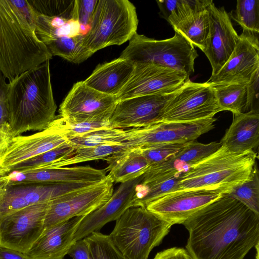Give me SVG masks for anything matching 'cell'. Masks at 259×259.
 Masks as SVG:
<instances>
[{
	"mask_svg": "<svg viewBox=\"0 0 259 259\" xmlns=\"http://www.w3.org/2000/svg\"><path fill=\"white\" fill-rule=\"evenodd\" d=\"M183 225L192 259H243L259 243V215L227 193Z\"/></svg>",
	"mask_w": 259,
	"mask_h": 259,
	"instance_id": "cell-1",
	"label": "cell"
},
{
	"mask_svg": "<svg viewBox=\"0 0 259 259\" xmlns=\"http://www.w3.org/2000/svg\"><path fill=\"white\" fill-rule=\"evenodd\" d=\"M36 15L27 0H0V71L9 82L52 58L35 33Z\"/></svg>",
	"mask_w": 259,
	"mask_h": 259,
	"instance_id": "cell-2",
	"label": "cell"
},
{
	"mask_svg": "<svg viewBox=\"0 0 259 259\" xmlns=\"http://www.w3.org/2000/svg\"><path fill=\"white\" fill-rule=\"evenodd\" d=\"M8 106L11 137L41 131L54 120L57 106L51 84L50 61L8 83Z\"/></svg>",
	"mask_w": 259,
	"mask_h": 259,
	"instance_id": "cell-3",
	"label": "cell"
},
{
	"mask_svg": "<svg viewBox=\"0 0 259 259\" xmlns=\"http://www.w3.org/2000/svg\"><path fill=\"white\" fill-rule=\"evenodd\" d=\"M257 157L253 150L237 153L222 145L180 175L178 191L212 190L229 193L251 178Z\"/></svg>",
	"mask_w": 259,
	"mask_h": 259,
	"instance_id": "cell-4",
	"label": "cell"
},
{
	"mask_svg": "<svg viewBox=\"0 0 259 259\" xmlns=\"http://www.w3.org/2000/svg\"><path fill=\"white\" fill-rule=\"evenodd\" d=\"M172 226L141 206H132L116 220L109 235L126 259H148Z\"/></svg>",
	"mask_w": 259,
	"mask_h": 259,
	"instance_id": "cell-5",
	"label": "cell"
},
{
	"mask_svg": "<svg viewBox=\"0 0 259 259\" xmlns=\"http://www.w3.org/2000/svg\"><path fill=\"white\" fill-rule=\"evenodd\" d=\"M138 19L128 0H98L82 45L92 56L112 45H121L137 33Z\"/></svg>",
	"mask_w": 259,
	"mask_h": 259,
	"instance_id": "cell-6",
	"label": "cell"
},
{
	"mask_svg": "<svg viewBox=\"0 0 259 259\" xmlns=\"http://www.w3.org/2000/svg\"><path fill=\"white\" fill-rule=\"evenodd\" d=\"M198 56L194 46L177 31L171 38L156 40L135 33L119 57L135 64H152L176 70L189 76Z\"/></svg>",
	"mask_w": 259,
	"mask_h": 259,
	"instance_id": "cell-7",
	"label": "cell"
},
{
	"mask_svg": "<svg viewBox=\"0 0 259 259\" xmlns=\"http://www.w3.org/2000/svg\"><path fill=\"white\" fill-rule=\"evenodd\" d=\"M221 111L212 87L189 79L167 100L155 124L209 119Z\"/></svg>",
	"mask_w": 259,
	"mask_h": 259,
	"instance_id": "cell-8",
	"label": "cell"
},
{
	"mask_svg": "<svg viewBox=\"0 0 259 259\" xmlns=\"http://www.w3.org/2000/svg\"><path fill=\"white\" fill-rule=\"evenodd\" d=\"M113 182L104 181L61 196L50 202L44 229L76 217L85 216L105 204L113 193Z\"/></svg>",
	"mask_w": 259,
	"mask_h": 259,
	"instance_id": "cell-9",
	"label": "cell"
},
{
	"mask_svg": "<svg viewBox=\"0 0 259 259\" xmlns=\"http://www.w3.org/2000/svg\"><path fill=\"white\" fill-rule=\"evenodd\" d=\"M49 202L29 206L0 219V247L27 252L44 230Z\"/></svg>",
	"mask_w": 259,
	"mask_h": 259,
	"instance_id": "cell-10",
	"label": "cell"
},
{
	"mask_svg": "<svg viewBox=\"0 0 259 259\" xmlns=\"http://www.w3.org/2000/svg\"><path fill=\"white\" fill-rule=\"evenodd\" d=\"M216 119L191 122H165L124 131L122 145L141 148L170 143H187L213 129Z\"/></svg>",
	"mask_w": 259,
	"mask_h": 259,
	"instance_id": "cell-11",
	"label": "cell"
},
{
	"mask_svg": "<svg viewBox=\"0 0 259 259\" xmlns=\"http://www.w3.org/2000/svg\"><path fill=\"white\" fill-rule=\"evenodd\" d=\"M132 75L116 96L117 101L145 95L170 94L189 80L186 73L152 64H135Z\"/></svg>",
	"mask_w": 259,
	"mask_h": 259,
	"instance_id": "cell-12",
	"label": "cell"
},
{
	"mask_svg": "<svg viewBox=\"0 0 259 259\" xmlns=\"http://www.w3.org/2000/svg\"><path fill=\"white\" fill-rule=\"evenodd\" d=\"M258 34L242 32L229 58L206 81L211 86L228 84L248 85L259 73Z\"/></svg>",
	"mask_w": 259,
	"mask_h": 259,
	"instance_id": "cell-13",
	"label": "cell"
},
{
	"mask_svg": "<svg viewBox=\"0 0 259 259\" xmlns=\"http://www.w3.org/2000/svg\"><path fill=\"white\" fill-rule=\"evenodd\" d=\"M223 194L212 190L177 191L158 198L146 208L171 226L183 224L192 214Z\"/></svg>",
	"mask_w": 259,
	"mask_h": 259,
	"instance_id": "cell-14",
	"label": "cell"
},
{
	"mask_svg": "<svg viewBox=\"0 0 259 259\" xmlns=\"http://www.w3.org/2000/svg\"><path fill=\"white\" fill-rule=\"evenodd\" d=\"M97 183L28 184L7 185L0 196V219L24 207L49 202L70 192Z\"/></svg>",
	"mask_w": 259,
	"mask_h": 259,
	"instance_id": "cell-15",
	"label": "cell"
},
{
	"mask_svg": "<svg viewBox=\"0 0 259 259\" xmlns=\"http://www.w3.org/2000/svg\"><path fill=\"white\" fill-rule=\"evenodd\" d=\"M106 169L89 165L9 171L0 178L7 185L28 184L98 183L107 177Z\"/></svg>",
	"mask_w": 259,
	"mask_h": 259,
	"instance_id": "cell-16",
	"label": "cell"
},
{
	"mask_svg": "<svg viewBox=\"0 0 259 259\" xmlns=\"http://www.w3.org/2000/svg\"><path fill=\"white\" fill-rule=\"evenodd\" d=\"M174 93L138 96L117 101L110 116V126L123 130L155 124L165 103Z\"/></svg>",
	"mask_w": 259,
	"mask_h": 259,
	"instance_id": "cell-17",
	"label": "cell"
},
{
	"mask_svg": "<svg viewBox=\"0 0 259 259\" xmlns=\"http://www.w3.org/2000/svg\"><path fill=\"white\" fill-rule=\"evenodd\" d=\"M208 10L210 28L203 52L212 68L211 76L215 75L233 53L239 39L230 17L224 7L217 8L210 1Z\"/></svg>",
	"mask_w": 259,
	"mask_h": 259,
	"instance_id": "cell-18",
	"label": "cell"
},
{
	"mask_svg": "<svg viewBox=\"0 0 259 259\" xmlns=\"http://www.w3.org/2000/svg\"><path fill=\"white\" fill-rule=\"evenodd\" d=\"M142 176L121 183L111 198L98 209L84 216L75 234V241L83 239L99 231L107 223L117 220L132 207L137 187Z\"/></svg>",
	"mask_w": 259,
	"mask_h": 259,
	"instance_id": "cell-19",
	"label": "cell"
},
{
	"mask_svg": "<svg viewBox=\"0 0 259 259\" xmlns=\"http://www.w3.org/2000/svg\"><path fill=\"white\" fill-rule=\"evenodd\" d=\"M68 141L49 125L46 129L28 136L12 138L0 155L1 167L10 169L15 165L37 156Z\"/></svg>",
	"mask_w": 259,
	"mask_h": 259,
	"instance_id": "cell-20",
	"label": "cell"
},
{
	"mask_svg": "<svg viewBox=\"0 0 259 259\" xmlns=\"http://www.w3.org/2000/svg\"><path fill=\"white\" fill-rule=\"evenodd\" d=\"M117 102L115 96L102 93L83 81L72 87L59 108L63 117H94L111 115Z\"/></svg>",
	"mask_w": 259,
	"mask_h": 259,
	"instance_id": "cell-21",
	"label": "cell"
},
{
	"mask_svg": "<svg viewBox=\"0 0 259 259\" xmlns=\"http://www.w3.org/2000/svg\"><path fill=\"white\" fill-rule=\"evenodd\" d=\"M84 216L76 217L45 229L30 249L28 259H64L76 242V230Z\"/></svg>",
	"mask_w": 259,
	"mask_h": 259,
	"instance_id": "cell-22",
	"label": "cell"
},
{
	"mask_svg": "<svg viewBox=\"0 0 259 259\" xmlns=\"http://www.w3.org/2000/svg\"><path fill=\"white\" fill-rule=\"evenodd\" d=\"M222 146L218 142L203 144L193 141L168 159L150 165L142 175L141 182H147L179 176L209 156Z\"/></svg>",
	"mask_w": 259,
	"mask_h": 259,
	"instance_id": "cell-23",
	"label": "cell"
},
{
	"mask_svg": "<svg viewBox=\"0 0 259 259\" xmlns=\"http://www.w3.org/2000/svg\"><path fill=\"white\" fill-rule=\"evenodd\" d=\"M35 33L46 47L65 38L84 35L78 20L77 0H73L58 15L49 16L37 14Z\"/></svg>",
	"mask_w": 259,
	"mask_h": 259,
	"instance_id": "cell-24",
	"label": "cell"
},
{
	"mask_svg": "<svg viewBox=\"0 0 259 259\" xmlns=\"http://www.w3.org/2000/svg\"><path fill=\"white\" fill-rule=\"evenodd\" d=\"M233 114L232 122L220 141L234 153L254 150L259 144V112L254 108Z\"/></svg>",
	"mask_w": 259,
	"mask_h": 259,
	"instance_id": "cell-25",
	"label": "cell"
},
{
	"mask_svg": "<svg viewBox=\"0 0 259 259\" xmlns=\"http://www.w3.org/2000/svg\"><path fill=\"white\" fill-rule=\"evenodd\" d=\"M134 67L131 62L119 57L98 65L83 81L95 90L116 97L130 79Z\"/></svg>",
	"mask_w": 259,
	"mask_h": 259,
	"instance_id": "cell-26",
	"label": "cell"
},
{
	"mask_svg": "<svg viewBox=\"0 0 259 259\" xmlns=\"http://www.w3.org/2000/svg\"><path fill=\"white\" fill-rule=\"evenodd\" d=\"M108 163L106 171L112 181L124 183L142 176L150 164L140 148H126L105 158Z\"/></svg>",
	"mask_w": 259,
	"mask_h": 259,
	"instance_id": "cell-27",
	"label": "cell"
},
{
	"mask_svg": "<svg viewBox=\"0 0 259 259\" xmlns=\"http://www.w3.org/2000/svg\"><path fill=\"white\" fill-rule=\"evenodd\" d=\"M210 0H199L194 11L173 26L175 31L203 52L209 32L210 20L208 6Z\"/></svg>",
	"mask_w": 259,
	"mask_h": 259,
	"instance_id": "cell-28",
	"label": "cell"
},
{
	"mask_svg": "<svg viewBox=\"0 0 259 259\" xmlns=\"http://www.w3.org/2000/svg\"><path fill=\"white\" fill-rule=\"evenodd\" d=\"M110 115L83 118L63 117L59 115L56 116L49 126L67 139L110 127Z\"/></svg>",
	"mask_w": 259,
	"mask_h": 259,
	"instance_id": "cell-29",
	"label": "cell"
},
{
	"mask_svg": "<svg viewBox=\"0 0 259 259\" xmlns=\"http://www.w3.org/2000/svg\"><path fill=\"white\" fill-rule=\"evenodd\" d=\"M212 87L222 111H229L236 114L250 110L247 85L228 84Z\"/></svg>",
	"mask_w": 259,
	"mask_h": 259,
	"instance_id": "cell-30",
	"label": "cell"
},
{
	"mask_svg": "<svg viewBox=\"0 0 259 259\" xmlns=\"http://www.w3.org/2000/svg\"><path fill=\"white\" fill-rule=\"evenodd\" d=\"M126 148L124 145L121 144L103 145L75 148L68 155L55 161L45 168L62 167L71 164L105 159Z\"/></svg>",
	"mask_w": 259,
	"mask_h": 259,
	"instance_id": "cell-31",
	"label": "cell"
},
{
	"mask_svg": "<svg viewBox=\"0 0 259 259\" xmlns=\"http://www.w3.org/2000/svg\"><path fill=\"white\" fill-rule=\"evenodd\" d=\"M180 175L147 182H141L137 187L132 206L146 208L149 203L163 195L178 191Z\"/></svg>",
	"mask_w": 259,
	"mask_h": 259,
	"instance_id": "cell-32",
	"label": "cell"
},
{
	"mask_svg": "<svg viewBox=\"0 0 259 259\" xmlns=\"http://www.w3.org/2000/svg\"><path fill=\"white\" fill-rule=\"evenodd\" d=\"M124 131L107 127L82 135L67 138L69 143L74 148L94 147L103 145L121 144Z\"/></svg>",
	"mask_w": 259,
	"mask_h": 259,
	"instance_id": "cell-33",
	"label": "cell"
},
{
	"mask_svg": "<svg viewBox=\"0 0 259 259\" xmlns=\"http://www.w3.org/2000/svg\"><path fill=\"white\" fill-rule=\"evenodd\" d=\"M259 215V172L255 165L251 178L236 187L229 193Z\"/></svg>",
	"mask_w": 259,
	"mask_h": 259,
	"instance_id": "cell-34",
	"label": "cell"
},
{
	"mask_svg": "<svg viewBox=\"0 0 259 259\" xmlns=\"http://www.w3.org/2000/svg\"><path fill=\"white\" fill-rule=\"evenodd\" d=\"M243 28V32L258 34L259 0H239L232 16Z\"/></svg>",
	"mask_w": 259,
	"mask_h": 259,
	"instance_id": "cell-35",
	"label": "cell"
},
{
	"mask_svg": "<svg viewBox=\"0 0 259 259\" xmlns=\"http://www.w3.org/2000/svg\"><path fill=\"white\" fill-rule=\"evenodd\" d=\"M74 149L67 141L56 148L15 165L9 171H25L45 168L55 161L65 157Z\"/></svg>",
	"mask_w": 259,
	"mask_h": 259,
	"instance_id": "cell-36",
	"label": "cell"
},
{
	"mask_svg": "<svg viewBox=\"0 0 259 259\" xmlns=\"http://www.w3.org/2000/svg\"><path fill=\"white\" fill-rule=\"evenodd\" d=\"M84 238L94 259H126L113 244L109 235L96 232Z\"/></svg>",
	"mask_w": 259,
	"mask_h": 259,
	"instance_id": "cell-37",
	"label": "cell"
},
{
	"mask_svg": "<svg viewBox=\"0 0 259 259\" xmlns=\"http://www.w3.org/2000/svg\"><path fill=\"white\" fill-rule=\"evenodd\" d=\"M189 143H166L140 148L143 155L152 165L168 159L181 151Z\"/></svg>",
	"mask_w": 259,
	"mask_h": 259,
	"instance_id": "cell-38",
	"label": "cell"
},
{
	"mask_svg": "<svg viewBox=\"0 0 259 259\" xmlns=\"http://www.w3.org/2000/svg\"><path fill=\"white\" fill-rule=\"evenodd\" d=\"M6 78L0 71V128L11 138L9 124L8 106V83Z\"/></svg>",
	"mask_w": 259,
	"mask_h": 259,
	"instance_id": "cell-39",
	"label": "cell"
},
{
	"mask_svg": "<svg viewBox=\"0 0 259 259\" xmlns=\"http://www.w3.org/2000/svg\"><path fill=\"white\" fill-rule=\"evenodd\" d=\"M98 1L77 0L78 20L83 32L90 25Z\"/></svg>",
	"mask_w": 259,
	"mask_h": 259,
	"instance_id": "cell-40",
	"label": "cell"
},
{
	"mask_svg": "<svg viewBox=\"0 0 259 259\" xmlns=\"http://www.w3.org/2000/svg\"><path fill=\"white\" fill-rule=\"evenodd\" d=\"M68 254L72 259H94L85 238L76 241L70 248Z\"/></svg>",
	"mask_w": 259,
	"mask_h": 259,
	"instance_id": "cell-41",
	"label": "cell"
},
{
	"mask_svg": "<svg viewBox=\"0 0 259 259\" xmlns=\"http://www.w3.org/2000/svg\"><path fill=\"white\" fill-rule=\"evenodd\" d=\"M153 259H192L187 250L171 247L158 252Z\"/></svg>",
	"mask_w": 259,
	"mask_h": 259,
	"instance_id": "cell-42",
	"label": "cell"
},
{
	"mask_svg": "<svg viewBox=\"0 0 259 259\" xmlns=\"http://www.w3.org/2000/svg\"><path fill=\"white\" fill-rule=\"evenodd\" d=\"M179 0H162L157 1L161 15L167 20L171 12L176 8Z\"/></svg>",
	"mask_w": 259,
	"mask_h": 259,
	"instance_id": "cell-43",
	"label": "cell"
},
{
	"mask_svg": "<svg viewBox=\"0 0 259 259\" xmlns=\"http://www.w3.org/2000/svg\"><path fill=\"white\" fill-rule=\"evenodd\" d=\"M0 259H28L23 253L11 249L0 247Z\"/></svg>",
	"mask_w": 259,
	"mask_h": 259,
	"instance_id": "cell-44",
	"label": "cell"
},
{
	"mask_svg": "<svg viewBox=\"0 0 259 259\" xmlns=\"http://www.w3.org/2000/svg\"><path fill=\"white\" fill-rule=\"evenodd\" d=\"M12 138L0 128V155L6 149Z\"/></svg>",
	"mask_w": 259,
	"mask_h": 259,
	"instance_id": "cell-45",
	"label": "cell"
},
{
	"mask_svg": "<svg viewBox=\"0 0 259 259\" xmlns=\"http://www.w3.org/2000/svg\"><path fill=\"white\" fill-rule=\"evenodd\" d=\"M9 171L3 167H0V178L7 174Z\"/></svg>",
	"mask_w": 259,
	"mask_h": 259,
	"instance_id": "cell-46",
	"label": "cell"
},
{
	"mask_svg": "<svg viewBox=\"0 0 259 259\" xmlns=\"http://www.w3.org/2000/svg\"><path fill=\"white\" fill-rule=\"evenodd\" d=\"M255 248H256V256H255V258L256 259H258V244H257L256 246H255Z\"/></svg>",
	"mask_w": 259,
	"mask_h": 259,
	"instance_id": "cell-47",
	"label": "cell"
},
{
	"mask_svg": "<svg viewBox=\"0 0 259 259\" xmlns=\"http://www.w3.org/2000/svg\"><path fill=\"white\" fill-rule=\"evenodd\" d=\"M0 167H1V166H0Z\"/></svg>",
	"mask_w": 259,
	"mask_h": 259,
	"instance_id": "cell-48",
	"label": "cell"
}]
</instances>
